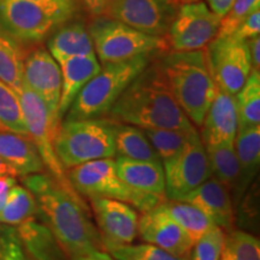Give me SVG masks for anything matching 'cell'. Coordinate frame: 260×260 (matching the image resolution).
Instances as JSON below:
<instances>
[{"mask_svg": "<svg viewBox=\"0 0 260 260\" xmlns=\"http://www.w3.org/2000/svg\"><path fill=\"white\" fill-rule=\"evenodd\" d=\"M200 128V139L205 146L234 144L237 134L235 95L217 87L216 95Z\"/></svg>", "mask_w": 260, "mask_h": 260, "instance_id": "cell-17", "label": "cell"}, {"mask_svg": "<svg viewBox=\"0 0 260 260\" xmlns=\"http://www.w3.org/2000/svg\"><path fill=\"white\" fill-rule=\"evenodd\" d=\"M27 50L23 42L0 28V80L16 93L23 86V63Z\"/></svg>", "mask_w": 260, "mask_h": 260, "instance_id": "cell-26", "label": "cell"}, {"mask_svg": "<svg viewBox=\"0 0 260 260\" xmlns=\"http://www.w3.org/2000/svg\"><path fill=\"white\" fill-rule=\"evenodd\" d=\"M153 54L106 63L71 104L65 121L102 118L107 116L133 80L152 61Z\"/></svg>", "mask_w": 260, "mask_h": 260, "instance_id": "cell-4", "label": "cell"}, {"mask_svg": "<svg viewBox=\"0 0 260 260\" xmlns=\"http://www.w3.org/2000/svg\"><path fill=\"white\" fill-rule=\"evenodd\" d=\"M79 2L82 3L93 17H98V16H104L109 0H79Z\"/></svg>", "mask_w": 260, "mask_h": 260, "instance_id": "cell-41", "label": "cell"}, {"mask_svg": "<svg viewBox=\"0 0 260 260\" xmlns=\"http://www.w3.org/2000/svg\"><path fill=\"white\" fill-rule=\"evenodd\" d=\"M256 9H260V0H234L230 9L220 19L217 37H228L233 34L237 25Z\"/></svg>", "mask_w": 260, "mask_h": 260, "instance_id": "cell-36", "label": "cell"}, {"mask_svg": "<svg viewBox=\"0 0 260 260\" xmlns=\"http://www.w3.org/2000/svg\"><path fill=\"white\" fill-rule=\"evenodd\" d=\"M64 24L27 0H0V28L23 44H38Z\"/></svg>", "mask_w": 260, "mask_h": 260, "instance_id": "cell-13", "label": "cell"}, {"mask_svg": "<svg viewBox=\"0 0 260 260\" xmlns=\"http://www.w3.org/2000/svg\"><path fill=\"white\" fill-rule=\"evenodd\" d=\"M240 167V181L237 194L248 188L259 171L260 165V125L237 130L234 142Z\"/></svg>", "mask_w": 260, "mask_h": 260, "instance_id": "cell-24", "label": "cell"}, {"mask_svg": "<svg viewBox=\"0 0 260 260\" xmlns=\"http://www.w3.org/2000/svg\"><path fill=\"white\" fill-rule=\"evenodd\" d=\"M110 253L117 260H188L180 258L159 248V247L144 243V245H123L112 248Z\"/></svg>", "mask_w": 260, "mask_h": 260, "instance_id": "cell-34", "label": "cell"}, {"mask_svg": "<svg viewBox=\"0 0 260 260\" xmlns=\"http://www.w3.org/2000/svg\"><path fill=\"white\" fill-rule=\"evenodd\" d=\"M174 3H176L177 5H182V4H187V3H191V2H197V0H172Z\"/></svg>", "mask_w": 260, "mask_h": 260, "instance_id": "cell-46", "label": "cell"}, {"mask_svg": "<svg viewBox=\"0 0 260 260\" xmlns=\"http://www.w3.org/2000/svg\"><path fill=\"white\" fill-rule=\"evenodd\" d=\"M107 116L142 129L195 128L175 99L159 60L151 61L133 80Z\"/></svg>", "mask_w": 260, "mask_h": 260, "instance_id": "cell-2", "label": "cell"}, {"mask_svg": "<svg viewBox=\"0 0 260 260\" xmlns=\"http://www.w3.org/2000/svg\"><path fill=\"white\" fill-rule=\"evenodd\" d=\"M205 151L209 158L212 177L223 183L228 189L234 190L237 194L240 167L234 144L206 145Z\"/></svg>", "mask_w": 260, "mask_h": 260, "instance_id": "cell-28", "label": "cell"}, {"mask_svg": "<svg viewBox=\"0 0 260 260\" xmlns=\"http://www.w3.org/2000/svg\"><path fill=\"white\" fill-rule=\"evenodd\" d=\"M248 48L249 54H251V61H252V70L260 71V37H254L249 40Z\"/></svg>", "mask_w": 260, "mask_h": 260, "instance_id": "cell-40", "label": "cell"}, {"mask_svg": "<svg viewBox=\"0 0 260 260\" xmlns=\"http://www.w3.org/2000/svg\"><path fill=\"white\" fill-rule=\"evenodd\" d=\"M206 57L217 87L232 95L239 92L252 71L248 42L228 35L217 37L207 45Z\"/></svg>", "mask_w": 260, "mask_h": 260, "instance_id": "cell-10", "label": "cell"}, {"mask_svg": "<svg viewBox=\"0 0 260 260\" xmlns=\"http://www.w3.org/2000/svg\"><path fill=\"white\" fill-rule=\"evenodd\" d=\"M188 260H189V258H188Z\"/></svg>", "mask_w": 260, "mask_h": 260, "instance_id": "cell-47", "label": "cell"}, {"mask_svg": "<svg viewBox=\"0 0 260 260\" xmlns=\"http://www.w3.org/2000/svg\"><path fill=\"white\" fill-rule=\"evenodd\" d=\"M23 84L46 103L57 119L59 105L61 73L60 67L48 50L38 46L27 51L23 63Z\"/></svg>", "mask_w": 260, "mask_h": 260, "instance_id": "cell-15", "label": "cell"}, {"mask_svg": "<svg viewBox=\"0 0 260 260\" xmlns=\"http://www.w3.org/2000/svg\"><path fill=\"white\" fill-rule=\"evenodd\" d=\"M234 0H207L209 8L212 10L216 15H218L220 18L226 14L228 10L230 9Z\"/></svg>", "mask_w": 260, "mask_h": 260, "instance_id": "cell-43", "label": "cell"}, {"mask_svg": "<svg viewBox=\"0 0 260 260\" xmlns=\"http://www.w3.org/2000/svg\"><path fill=\"white\" fill-rule=\"evenodd\" d=\"M159 63L178 105L200 128L217 90L205 48L169 52Z\"/></svg>", "mask_w": 260, "mask_h": 260, "instance_id": "cell-3", "label": "cell"}, {"mask_svg": "<svg viewBox=\"0 0 260 260\" xmlns=\"http://www.w3.org/2000/svg\"><path fill=\"white\" fill-rule=\"evenodd\" d=\"M23 184L37 201L38 214L68 258L104 251L100 234L90 220L83 199L73 197L50 174L27 175L23 176Z\"/></svg>", "mask_w": 260, "mask_h": 260, "instance_id": "cell-1", "label": "cell"}, {"mask_svg": "<svg viewBox=\"0 0 260 260\" xmlns=\"http://www.w3.org/2000/svg\"><path fill=\"white\" fill-rule=\"evenodd\" d=\"M24 251L34 260H68L57 239L45 223L34 217L14 226Z\"/></svg>", "mask_w": 260, "mask_h": 260, "instance_id": "cell-22", "label": "cell"}, {"mask_svg": "<svg viewBox=\"0 0 260 260\" xmlns=\"http://www.w3.org/2000/svg\"><path fill=\"white\" fill-rule=\"evenodd\" d=\"M69 260H117L105 251H94L86 254H81L76 256H71Z\"/></svg>", "mask_w": 260, "mask_h": 260, "instance_id": "cell-44", "label": "cell"}, {"mask_svg": "<svg viewBox=\"0 0 260 260\" xmlns=\"http://www.w3.org/2000/svg\"><path fill=\"white\" fill-rule=\"evenodd\" d=\"M16 177L12 176H0V212H2L3 207L8 199L9 191L12 187L16 186Z\"/></svg>", "mask_w": 260, "mask_h": 260, "instance_id": "cell-42", "label": "cell"}, {"mask_svg": "<svg viewBox=\"0 0 260 260\" xmlns=\"http://www.w3.org/2000/svg\"><path fill=\"white\" fill-rule=\"evenodd\" d=\"M224 237L225 233L222 228L213 225L193 246L194 249L190 252L189 260H219Z\"/></svg>", "mask_w": 260, "mask_h": 260, "instance_id": "cell-35", "label": "cell"}, {"mask_svg": "<svg viewBox=\"0 0 260 260\" xmlns=\"http://www.w3.org/2000/svg\"><path fill=\"white\" fill-rule=\"evenodd\" d=\"M193 204L223 230H232L235 220L229 189L214 177L201 183L182 199Z\"/></svg>", "mask_w": 260, "mask_h": 260, "instance_id": "cell-18", "label": "cell"}, {"mask_svg": "<svg viewBox=\"0 0 260 260\" xmlns=\"http://www.w3.org/2000/svg\"><path fill=\"white\" fill-rule=\"evenodd\" d=\"M34 3L51 15L56 16L63 23L70 21L79 10V0H27Z\"/></svg>", "mask_w": 260, "mask_h": 260, "instance_id": "cell-38", "label": "cell"}, {"mask_svg": "<svg viewBox=\"0 0 260 260\" xmlns=\"http://www.w3.org/2000/svg\"><path fill=\"white\" fill-rule=\"evenodd\" d=\"M17 94L29 138L37 147L44 167L73 197L82 199L68 178L67 169L63 167L54 151V138L61 122L50 111L46 103L25 84Z\"/></svg>", "mask_w": 260, "mask_h": 260, "instance_id": "cell-8", "label": "cell"}, {"mask_svg": "<svg viewBox=\"0 0 260 260\" xmlns=\"http://www.w3.org/2000/svg\"><path fill=\"white\" fill-rule=\"evenodd\" d=\"M161 205L187 234L193 246L214 225L203 211L187 201L165 199Z\"/></svg>", "mask_w": 260, "mask_h": 260, "instance_id": "cell-27", "label": "cell"}, {"mask_svg": "<svg viewBox=\"0 0 260 260\" xmlns=\"http://www.w3.org/2000/svg\"><path fill=\"white\" fill-rule=\"evenodd\" d=\"M237 130L260 125V71L252 70L243 87L235 94Z\"/></svg>", "mask_w": 260, "mask_h": 260, "instance_id": "cell-29", "label": "cell"}, {"mask_svg": "<svg viewBox=\"0 0 260 260\" xmlns=\"http://www.w3.org/2000/svg\"><path fill=\"white\" fill-rule=\"evenodd\" d=\"M47 48L58 64L73 57L95 53L88 28L81 22H71L54 31Z\"/></svg>", "mask_w": 260, "mask_h": 260, "instance_id": "cell-23", "label": "cell"}, {"mask_svg": "<svg viewBox=\"0 0 260 260\" xmlns=\"http://www.w3.org/2000/svg\"><path fill=\"white\" fill-rule=\"evenodd\" d=\"M61 73V87L58 115L59 118L70 109L71 104L82 88L102 69V64L95 53L88 56L73 57L59 63Z\"/></svg>", "mask_w": 260, "mask_h": 260, "instance_id": "cell-19", "label": "cell"}, {"mask_svg": "<svg viewBox=\"0 0 260 260\" xmlns=\"http://www.w3.org/2000/svg\"><path fill=\"white\" fill-rule=\"evenodd\" d=\"M178 6L172 0H109L104 16L146 34L167 37Z\"/></svg>", "mask_w": 260, "mask_h": 260, "instance_id": "cell-12", "label": "cell"}, {"mask_svg": "<svg viewBox=\"0 0 260 260\" xmlns=\"http://www.w3.org/2000/svg\"><path fill=\"white\" fill-rule=\"evenodd\" d=\"M161 164L165 176V197L170 200H182L212 177L209 158L198 132L181 152Z\"/></svg>", "mask_w": 260, "mask_h": 260, "instance_id": "cell-9", "label": "cell"}, {"mask_svg": "<svg viewBox=\"0 0 260 260\" xmlns=\"http://www.w3.org/2000/svg\"><path fill=\"white\" fill-rule=\"evenodd\" d=\"M260 34V9H256L251 12L243 21L237 25V28L230 34L232 37L241 40H249V39L258 37Z\"/></svg>", "mask_w": 260, "mask_h": 260, "instance_id": "cell-39", "label": "cell"}, {"mask_svg": "<svg viewBox=\"0 0 260 260\" xmlns=\"http://www.w3.org/2000/svg\"><path fill=\"white\" fill-rule=\"evenodd\" d=\"M144 132L162 162L181 152L197 129L145 128Z\"/></svg>", "mask_w": 260, "mask_h": 260, "instance_id": "cell-31", "label": "cell"}, {"mask_svg": "<svg viewBox=\"0 0 260 260\" xmlns=\"http://www.w3.org/2000/svg\"><path fill=\"white\" fill-rule=\"evenodd\" d=\"M38 214V205L32 194L25 187L14 186L0 212V223L16 226Z\"/></svg>", "mask_w": 260, "mask_h": 260, "instance_id": "cell-30", "label": "cell"}, {"mask_svg": "<svg viewBox=\"0 0 260 260\" xmlns=\"http://www.w3.org/2000/svg\"><path fill=\"white\" fill-rule=\"evenodd\" d=\"M89 200L104 251L110 252L115 247L134 241L139 235V216L133 206L105 198H89Z\"/></svg>", "mask_w": 260, "mask_h": 260, "instance_id": "cell-14", "label": "cell"}, {"mask_svg": "<svg viewBox=\"0 0 260 260\" xmlns=\"http://www.w3.org/2000/svg\"><path fill=\"white\" fill-rule=\"evenodd\" d=\"M139 235L145 242L180 258H189L193 249L189 237L162 207L161 203L140 217Z\"/></svg>", "mask_w": 260, "mask_h": 260, "instance_id": "cell-16", "label": "cell"}, {"mask_svg": "<svg viewBox=\"0 0 260 260\" xmlns=\"http://www.w3.org/2000/svg\"><path fill=\"white\" fill-rule=\"evenodd\" d=\"M0 159L15 169L18 176L44 171V162L29 136L0 130Z\"/></svg>", "mask_w": 260, "mask_h": 260, "instance_id": "cell-21", "label": "cell"}, {"mask_svg": "<svg viewBox=\"0 0 260 260\" xmlns=\"http://www.w3.org/2000/svg\"><path fill=\"white\" fill-rule=\"evenodd\" d=\"M0 260H34L24 251L15 228L0 225Z\"/></svg>", "mask_w": 260, "mask_h": 260, "instance_id": "cell-37", "label": "cell"}, {"mask_svg": "<svg viewBox=\"0 0 260 260\" xmlns=\"http://www.w3.org/2000/svg\"><path fill=\"white\" fill-rule=\"evenodd\" d=\"M0 130L29 136L18 94L0 80Z\"/></svg>", "mask_w": 260, "mask_h": 260, "instance_id": "cell-32", "label": "cell"}, {"mask_svg": "<svg viewBox=\"0 0 260 260\" xmlns=\"http://www.w3.org/2000/svg\"><path fill=\"white\" fill-rule=\"evenodd\" d=\"M220 18L204 2L178 6L167 35L172 51L204 50L218 35Z\"/></svg>", "mask_w": 260, "mask_h": 260, "instance_id": "cell-11", "label": "cell"}, {"mask_svg": "<svg viewBox=\"0 0 260 260\" xmlns=\"http://www.w3.org/2000/svg\"><path fill=\"white\" fill-rule=\"evenodd\" d=\"M67 175L75 190L88 198L123 201L140 212L152 210L167 198L135 189L118 176L113 158L98 159L68 169Z\"/></svg>", "mask_w": 260, "mask_h": 260, "instance_id": "cell-6", "label": "cell"}, {"mask_svg": "<svg viewBox=\"0 0 260 260\" xmlns=\"http://www.w3.org/2000/svg\"><path fill=\"white\" fill-rule=\"evenodd\" d=\"M116 170L125 183L146 193L165 197V176L160 160H134L117 157Z\"/></svg>", "mask_w": 260, "mask_h": 260, "instance_id": "cell-20", "label": "cell"}, {"mask_svg": "<svg viewBox=\"0 0 260 260\" xmlns=\"http://www.w3.org/2000/svg\"><path fill=\"white\" fill-rule=\"evenodd\" d=\"M116 157L134 160H160L144 129L113 121Z\"/></svg>", "mask_w": 260, "mask_h": 260, "instance_id": "cell-25", "label": "cell"}, {"mask_svg": "<svg viewBox=\"0 0 260 260\" xmlns=\"http://www.w3.org/2000/svg\"><path fill=\"white\" fill-rule=\"evenodd\" d=\"M0 176H12L16 177L18 176L17 172L15 171V169L12 167H10L8 162L0 159Z\"/></svg>", "mask_w": 260, "mask_h": 260, "instance_id": "cell-45", "label": "cell"}, {"mask_svg": "<svg viewBox=\"0 0 260 260\" xmlns=\"http://www.w3.org/2000/svg\"><path fill=\"white\" fill-rule=\"evenodd\" d=\"M219 260H260L259 239L241 230H230L224 237Z\"/></svg>", "mask_w": 260, "mask_h": 260, "instance_id": "cell-33", "label": "cell"}, {"mask_svg": "<svg viewBox=\"0 0 260 260\" xmlns=\"http://www.w3.org/2000/svg\"><path fill=\"white\" fill-rule=\"evenodd\" d=\"M88 31L95 56L103 64L160 53L170 47L167 37L146 34L106 16L94 17Z\"/></svg>", "mask_w": 260, "mask_h": 260, "instance_id": "cell-7", "label": "cell"}, {"mask_svg": "<svg viewBox=\"0 0 260 260\" xmlns=\"http://www.w3.org/2000/svg\"><path fill=\"white\" fill-rule=\"evenodd\" d=\"M54 151L67 170L98 159L115 158L113 121L93 118L60 123Z\"/></svg>", "mask_w": 260, "mask_h": 260, "instance_id": "cell-5", "label": "cell"}]
</instances>
